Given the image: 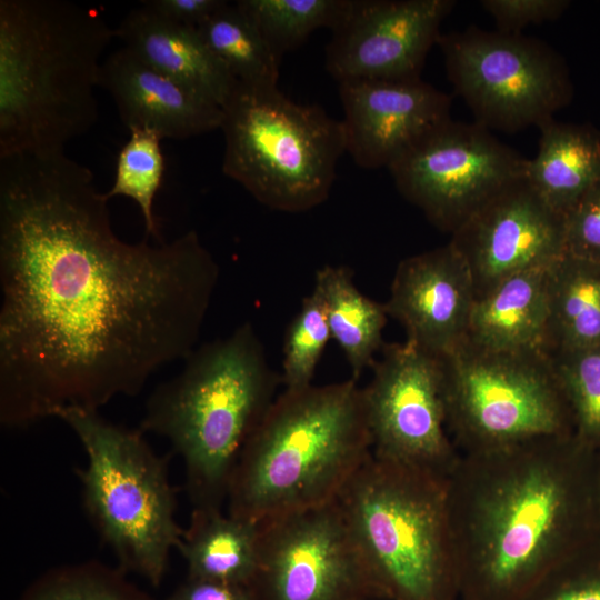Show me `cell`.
Segmentation results:
<instances>
[{
    "label": "cell",
    "mask_w": 600,
    "mask_h": 600,
    "mask_svg": "<svg viewBox=\"0 0 600 600\" xmlns=\"http://www.w3.org/2000/svg\"><path fill=\"white\" fill-rule=\"evenodd\" d=\"M64 150L0 157V421L134 396L198 342L219 266L190 230L130 243Z\"/></svg>",
    "instance_id": "obj_1"
},
{
    "label": "cell",
    "mask_w": 600,
    "mask_h": 600,
    "mask_svg": "<svg viewBox=\"0 0 600 600\" xmlns=\"http://www.w3.org/2000/svg\"><path fill=\"white\" fill-rule=\"evenodd\" d=\"M447 482L459 600H521L600 539L596 450L574 434L460 453Z\"/></svg>",
    "instance_id": "obj_2"
},
{
    "label": "cell",
    "mask_w": 600,
    "mask_h": 600,
    "mask_svg": "<svg viewBox=\"0 0 600 600\" xmlns=\"http://www.w3.org/2000/svg\"><path fill=\"white\" fill-rule=\"evenodd\" d=\"M103 16L67 0H0V157L64 150L98 119Z\"/></svg>",
    "instance_id": "obj_3"
},
{
    "label": "cell",
    "mask_w": 600,
    "mask_h": 600,
    "mask_svg": "<svg viewBox=\"0 0 600 600\" xmlns=\"http://www.w3.org/2000/svg\"><path fill=\"white\" fill-rule=\"evenodd\" d=\"M371 454L356 379L284 389L239 457L227 512L260 523L334 502Z\"/></svg>",
    "instance_id": "obj_4"
},
{
    "label": "cell",
    "mask_w": 600,
    "mask_h": 600,
    "mask_svg": "<svg viewBox=\"0 0 600 600\" xmlns=\"http://www.w3.org/2000/svg\"><path fill=\"white\" fill-rule=\"evenodd\" d=\"M280 379L247 322L196 348L182 371L150 394L140 429L164 437L181 457L192 509H222L239 457Z\"/></svg>",
    "instance_id": "obj_5"
},
{
    "label": "cell",
    "mask_w": 600,
    "mask_h": 600,
    "mask_svg": "<svg viewBox=\"0 0 600 600\" xmlns=\"http://www.w3.org/2000/svg\"><path fill=\"white\" fill-rule=\"evenodd\" d=\"M337 501L378 600H459L446 476L371 454Z\"/></svg>",
    "instance_id": "obj_6"
},
{
    "label": "cell",
    "mask_w": 600,
    "mask_h": 600,
    "mask_svg": "<svg viewBox=\"0 0 600 600\" xmlns=\"http://www.w3.org/2000/svg\"><path fill=\"white\" fill-rule=\"evenodd\" d=\"M57 418L87 454L86 467L78 470L83 506L118 568L158 587L183 533L167 459L156 454L141 429L114 424L97 410L69 409Z\"/></svg>",
    "instance_id": "obj_7"
},
{
    "label": "cell",
    "mask_w": 600,
    "mask_h": 600,
    "mask_svg": "<svg viewBox=\"0 0 600 600\" xmlns=\"http://www.w3.org/2000/svg\"><path fill=\"white\" fill-rule=\"evenodd\" d=\"M222 171L257 201L284 212L324 202L346 152L341 120L277 86L236 82L222 106Z\"/></svg>",
    "instance_id": "obj_8"
},
{
    "label": "cell",
    "mask_w": 600,
    "mask_h": 600,
    "mask_svg": "<svg viewBox=\"0 0 600 600\" xmlns=\"http://www.w3.org/2000/svg\"><path fill=\"white\" fill-rule=\"evenodd\" d=\"M440 359L446 424L459 453L574 434L548 353L489 351L463 342Z\"/></svg>",
    "instance_id": "obj_9"
},
{
    "label": "cell",
    "mask_w": 600,
    "mask_h": 600,
    "mask_svg": "<svg viewBox=\"0 0 600 600\" xmlns=\"http://www.w3.org/2000/svg\"><path fill=\"white\" fill-rule=\"evenodd\" d=\"M437 44L454 91L489 130L538 127L571 101L564 59L539 39L472 26L441 33Z\"/></svg>",
    "instance_id": "obj_10"
},
{
    "label": "cell",
    "mask_w": 600,
    "mask_h": 600,
    "mask_svg": "<svg viewBox=\"0 0 600 600\" xmlns=\"http://www.w3.org/2000/svg\"><path fill=\"white\" fill-rule=\"evenodd\" d=\"M528 162L482 124L450 118L388 169L398 191L452 234L496 193L526 177Z\"/></svg>",
    "instance_id": "obj_11"
},
{
    "label": "cell",
    "mask_w": 600,
    "mask_h": 600,
    "mask_svg": "<svg viewBox=\"0 0 600 600\" xmlns=\"http://www.w3.org/2000/svg\"><path fill=\"white\" fill-rule=\"evenodd\" d=\"M259 526L254 600H378L338 501Z\"/></svg>",
    "instance_id": "obj_12"
},
{
    "label": "cell",
    "mask_w": 600,
    "mask_h": 600,
    "mask_svg": "<svg viewBox=\"0 0 600 600\" xmlns=\"http://www.w3.org/2000/svg\"><path fill=\"white\" fill-rule=\"evenodd\" d=\"M363 389L373 457L448 477L460 453L446 424L441 359L384 343Z\"/></svg>",
    "instance_id": "obj_13"
},
{
    "label": "cell",
    "mask_w": 600,
    "mask_h": 600,
    "mask_svg": "<svg viewBox=\"0 0 600 600\" xmlns=\"http://www.w3.org/2000/svg\"><path fill=\"white\" fill-rule=\"evenodd\" d=\"M454 0H350L332 30L326 69L338 81L420 79Z\"/></svg>",
    "instance_id": "obj_14"
},
{
    "label": "cell",
    "mask_w": 600,
    "mask_h": 600,
    "mask_svg": "<svg viewBox=\"0 0 600 600\" xmlns=\"http://www.w3.org/2000/svg\"><path fill=\"white\" fill-rule=\"evenodd\" d=\"M450 242L470 270L477 297L513 273L559 259L564 253V216L526 176L477 209Z\"/></svg>",
    "instance_id": "obj_15"
},
{
    "label": "cell",
    "mask_w": 600,
    "mask_h": 600,
    "mask_svg": "<svg viewBox=\"0 0 600 600\" xmlns=\"http://www.w3.org/2000/svg\"><path fill=\"white\" fill-rule=\"evenodd\" d=\"M339 83L346 152L364 169L389 168L449 120L451 98L420 79H353Z\"/></svg>",
    "instance_id": "obj_16"
},
{
    "label": "cell",
    "mask_w": 600,
    "mask_h": 600,
    "mask_svg": "<svg viewBox=\"0 0 600 600\" xmlns=\"http://www.w3.org/2000/svg\"><path fill=\"white\" fill-rule=\"evenodd\" d=\"M474 300L470 270L449 241L401 260L384 306L406 341L442 358L466 341Z\"/></svg>",
    "instance_id": "obj_17"
},
{
    "label": "cell",
    "mask_w": 600,
    "mask_h": 600,
    "mask_svg": "<svg viewBox=\"0 0 600 600\" xmlns=\"http://www.w3.org/2000/svg\"><path fill=\"white\" fill-rule=\"evenodd\" d=\"M100 86L130 130L149 129L163 139H188L221 128L222 107L152 68L120 47L102 62Z\"/></svg>",
    "instance_id": "obj_18"
},
{
    "label": "cell",
    "mask_w": 600,
    "mask_h": 600,
    "mask_svg": "<svg viewBox=\"0 0 600 600\" xmlns=\"http://www.w3.org/2000/svg\"><path fill=\"white\" fill-rule=\"evenodd\" d=\"M552 263L513 273L477 296L464 342L489 351L547 353Z\"/></svg>",
    "instance_id": "obj_19"
},
{
    "label": "cell",
    "mask_w": 600,
    "mask_h": 600,
    "mask_svg": "<svg viewBox=\"0 0 600 600\" xmlns=\"http://www.w3.org/2000/svg\"><path fill=\"white\" fill-rule=\"evenodd\" d=\"M114 34L146 63L220 107L236 86L197 28L176 23L142 3L123 17Z\"/></svg>",
    "instance_id": "obj_20"
},
{
    "label": "cell",
    "mask_w": 600,
    "mask_h": 600,
    "mask_svg": "<svg viewBox=\"0 0 600 600\" xmlns=\"http://www.w3.org/2000/svg\"><path fill=\"white\" fill-rule=\"evenodd\" d=\"M538 129V152L529 159L527 179L553 210L564 216L600 180V130L554 118Z\"/></svg>",
    "instance_id": "obj_21"
},
{
    "label": "cell",
    "mask_w": 600,
    "mask_h": 600,
    "mask_svg": "<svg viewBox=\"0 0 600 600\" xmlns=\"http://www.w3.org/2000/svg\"><path fill=\"white\" fill-rule=\"evenodd\" d=\"M260 526L223 513L193 508L178 550L188 578L249 587L258 562Z\"/></svg>",
    "instance_id": "obj_22"
},
{
    "label": "cell",
    "mask_w": 600,
    "mask_h": 600,
    "mask_svg": "<svg viewBox=\"0 0 600 600\" xmlns=\"http://www.w3.org/2000/svg\"><path fill=\"white\" fill-rule=\"evenodd\" d=\"M313 288L322 298L331 338L343 351L351 378L358 380L384 344L386 306L364 296L346 266H323L316 272Z\"/></svg>",
    "instance_id": "obj_23"
},
{
    "label": "cell",
    "mask_w": 600,
    "mask_h": 600,
    "mask_svg": "<svg viewBox=\"0 0 600 600\" xmlns=\"http://www.w3.org/2000/svg\"><path fill=\"white\" fill-rule=\"evenodd\" d=\"M549 297L548 352L600 344V261L563 253L551 266Z\"/></svg>",
    "instance_id": "obj_24"
},
{
    "label": "cell",
    "mask_w": 600,
    "mask_h": 600,
    "mask_svg": "<svg viewBox=\"0 0 600 600\" xmlns=\"http://www.w3.org/2000/svg\"><path fill=\"white\" fill-rule=\"evenodd\" d=\"M198 32L237 82L277 86L281 57L237 3L227 1Z\"/></svg>",
    "instance_id": "obj_25"
},
{
    "label": "cell",
    "mask_w": 600,
    "mask_h": 600,
    "mask_svg": "<svg viewBox=\"0 0 600 600\" xmlns=\"http://www.w3.org/2000/svg\"><path fill=\"white\" fill-rule=\"evenodd\" d=\"M272 50L283 53L298 48L320 28L334 30L350 0H238Z\"/></svg>",
    "instance_id": "obj_26"
},
{
    "label": "cell",
    "mask_w": 600,
    "mask_h": 600,
    "mask_svg": "<svg viewBox=\"0 0 600 600\" xmlns=\"http://www.w3.org/2000/svg\"><path fill=\"white\" fill-rule=\"evenodd\" d=\"M129 131L130 138L118 154L113 184L106 196L108 199L117 196L132 199L141 210L146 238L159 240L153 201L164 174L162 139L149 129L133 128Z\"/></svg>",
    "instance_id": "obj_27"
},
{
    "label": "cell",
    "mask_w": 600,
    "mask_h": 600,
    "mask_svg": "<svg viewBox=\"0 0 600 600\" xmlns=\"http://www.w3.org/2000/svg\"><path fill=\"white\" fill-rule=\"evenodd\" d=\"M548 354L571 411L574 436L600 450V344Z\"/></svg>",
    "instance_id": "obj_28"
},
{
    "label": "cell",
    "mask_w": 600,
    "mask_h": 600,
    "mask_svg": "<svg viewBox=\"0 0 600 600\" xmlns=\"http://www.w3.org/2000/svg\"><path fill=\"white\" fill-rule=\"evenodd\" d=\"M20 600H154L129 582L124 572L86 562L48 571Z\"/></svg>",
    "instance_id": "obj_29"
},
{
    "label": "cell",
    "mask_w": 600,
    "mask_h": 600,
    "mask_svg": "<svg viewBox=\"0 0 600 600\" xmlns=\"http://www.w3.org/2000/svg\"><path fill=\"white\" fill-rule=\"evenodd\" d=\"M330 339L324 304L313 288L302 300L286 331L281 376L284 389H302L312 384L317 366Z\"/></svg>",
    "instance_id": "obj_30"
},
{
    "label": "cell",
    "mask_w": 600,
    "mask_h": 600,
    "mask_svg": "<svg viewBox=\"0 0 600 600\" xmlns=\"http://www.w3.org/2000/svg\"><path fill=\"white\" fill-rule=\"evenodd\" d=\"M521 600H600V539L554 567Z\"/></svg>",
    "instance_id": "obj_31"
},
{
    "label": "cell",
    "mask_w": 600,
    "mask_h": 600,
    "mask_svg": "<svg viewBox=\"0 0 600 600\" xmlns=\"http://www.w3.org/2000/svg\"><path fill=\"white\" fill-rule=\"evenodd\" d=\"M564 253L600 261V180L564 214Z\"/></svg>",
    "instance_id": "obj_32"
},
{
    "label": "cell",
    "mask_w": 600,
    "mask_h": 600,
    "mask_svg": "<svg viewBox=\"0 0 600 600\" xmlns=\"http://www.w3.org/2000/svg\"><path fill=\"white\" fill-rule=\"evenodd\" d=\"M482 8L493 18L498 31L521 33L530 24L558 19L569 7L568 0H482Z\"/></svg>",
    "instance_id": "obj_33"
},
{
    "label": "cell",
    "mask_w": 600,
    "mask_h": 600,
    "mask_svg": "<svg viewBox=\"0 0 600 600\" xmlns=\"http://www.w3.org/2000/svg\"><path fill=\"white\" fill-rule=\"evenodd\" d=\"M226 2L224 0H144L140 3L176 23L198 29Z\"/></svg>",
    "instance_id": "obj_34"
},
{
    "label": "cell",
    "mask_w": 600,
    "mask_h": 600,
    "mask_svg": "<svg viewBox=\"0 0 600 600\" xmlns=\"http://www.w3.org/2000/svg\"><path fill=\"white\" fill-rule=\"evenodd\" d=\"M164 600H254L243 586L188 578Z\"/></svg>",
    "instance_id": "obj_35"
},
{
    "label": "cell",
    "mask_w": 600,
    "mask_h": 600,
    "mask_svg": "<svg viewBox=\"0 0 600 600\" xmlns=\"http://www.w3.org/2000/svg\"><path fill=\"white\" fill-rule=\"evenodd\" d=\"M596 492H597V504H598V514L600 522V450L596 451Z\"/></svg>",
    "instance_id": "obj_36"
}]
</instances>
